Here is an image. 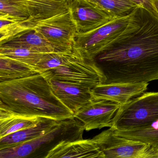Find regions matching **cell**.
<instances>
[{
  "mask_svg": "<svg viewBox=\"0 0 158 158\" xmlns=\"http://www.w3.org/2000/svg\"><path fill=\"white\" fill-rule=\"evenodd\" d=\"M94 60L103 74L102 84L158 80V16L138 6L126 28Z\"/></svg>",
  "mask_w": 158,
  "mask_h": 158,
  "instance_id": "cell-1",
  "label": "cell"
},
{
  "mask_svg": "<svg viewBox=\"0 0 158 158\" xmlns=\"http://www.w3.org/2000/svg\"><path fill=\"white\" fill-rule=\"evenodd\" d=\"M0 104L21 114L62 121L73 114L57 98L40 73L0 82Z\"/></svg>",
  "mask_w": 158,
  "mask_h": 158,
  "instance_id": "cell-2",
  "label": "cell"
},
{
  "mask_svg": "<svg viewBox=\"0 0 158 158\" xmlns=\"http://www.w3.org/2000/svg\"><path fill=\"white\" fill-rule=\"evenodd\" d=\"M84 129L74 117L62 120L43 135L17 146L0 149V158L40 157L63 140L83 138Z\"/></svg>",
  "mask_w": 158,
  "mask_h": 158,
  "instance_id": "cell-3",
  "label": "cell"
},
{
  "mask_svg": "<svg viewBox=\"0 0 158 158\" xmlns=\"http://www.w3.org/2000/svg\"><path fill=\"white\" fill-rule=\"evenodd\" d=\"M158 121V92H144L121 105L111 122L114 130L141 129Z\"/></svg>",
  "mask_w": 158,
  "mask_h": 158,
  "instance_id": "cell-4",
  "label": "cell"
},
{
  "mask_svg": "<svg viewBox=\"0 0 158 158\" xmlns=\"http://www.w3.org/2000/svg\"><path fill=\"white\" fill-rule=\"evenodd\" d=\"M46 79H57L93 89L102 84L104 77L95 60H89L70 52L64 64L41 72Z\"/></svg>",
  "mask_w": 158,
  "mask_h": 158,
  "instance_id": "cell-5",
  "label": "cell"
},
{
  "mask_svg": "<svg viewBox=\"0 0 158 158\" xmlns=\"http://www.w3.org/2000/svg\"><path fill=\"white\" fill-rule=\"evenodd\" d=\"M131 14L114 18L89 33H77L73 51L81 58L94 60L106 46L126 28Z\"/></svg>",
  "mask_w": 158,
  "mask_h": 158,
  "instance_id": "cell-6",
  "label": "cell"
},
{
  "mask_svg": "<svg viewBox=\"0 0 158 158\" xmlns=\"http://www.w3.org/2000/svg\"><path fill=\"white\" fill-rule=\"evenodd\" d=\"M92 139L105 158H158V150L149 144L118 135L110 127Z\"/></svg>",
  "mask_w": 158,
  "mask_h": 158,
  "instance_id": "cell-7",
  "label": "cell"
},
{
  "mask_svg": "<svg viewBox=\"0 0 158 158\" xmlns=\"http://www.w3.org/2000/svg\"><path fill=\"white\" fill-rule=\"evenodd\" d=\"M33 29L42 35L56 52L73 50L77 31L69 11L42 21Z\"/></svg>",
  "mask_w": 158,
  "mask_h": 158,
  "instance_id": "cell-8",
  "label": "cell"
},
{
  "mask_svg": "<svg viewBox=\"0 0 158 158\" xmlns=\"http://www.w3.org/2000/svg\"><path fill=\"white\" fill-rule=\"evenodd\" d=\"M69 11L78 34L95 30L116 18L90 0H68Z\"/></svg>",
  "mask_w": 158,
  "mask_h": 158,
  "instance_id": "cell-9",
  "label": "cell"
},
{
  "mask_svg": "<svg viewBox=\"0 0 158 158\" xmlns=\"http://www.w3.org/2000/svg\"><path fill=\"white\" fill-rule=\"evenodd\" d=\"M121 105L110 101L92 99L73 114L84 130L110 127L111 122Z\"/></svg>",
  "mask_w": 158,
  "mask_h": 158,
  "instance_id": "cell-10",
  "label": "cell"
},
{
  "mask_svg": "<svg viewBox=\"0 0 158 158\" xmlns=\"http://www.w3.org/2000/svg\"><path fill=\"white\" fill-rule=\"evenodd\" d=\"M148 83H112L100 84L91 89L93 99L110 101L123 105L143 94Z\"/></svg>",
  "mask_w": 158,
  "mask_h": 158,
  "instance_id": "cell-11",
  "label": "cell"
},
{
  "mask_svg": "<svg viewBox=\"0 0 158 158\" xmlns=\"http://www.w3.org/2000/svg\"><path fill=\"white\" fill-rule=\"evenodd\" d=\"M47 80L55 96L73 114L93 99L89 87L53 78Z\"/></svg>",
  "mask_w": 158,
  "mask_h": 158,
  "instance_id": "cell-12",
  "label": "cell"
},
{
  "mask_svg": "<svg viewBox=\"0 0 158 158\" xmlns=\"http://www.w3.org/2000/svg\"><path fill=\"white\" fill-rule=\"evenodd\" d=\"M105 158L99 147L91 139L63 140L47 153L45 158Z\"/></svg>",
  "mask_w": 158,
  "mask_h": 158,
  "instance_id": "cell-13",
  "label": "cell"
},
{
  "mask_svg": "<svg viewBox=\"0 0 158 158\" xmlns=\"http://www.w3.org/2000/svg\"><path fill=\"white\" fill-rule=\"evenodd\" d=\"M29 17L20 22L25 31L32 30L38 24L69 12L68 0H28Z\"/></svg>",
  "mask_w": 158,
  "mask_h": 158,
  "instance_id": "cell-14",
  "label": "cell"
},
{
  "mask_svg": "<svg viewBox=\"0 0 158 158\" xmlns=\"http://www.w3.org/2000/svg\"><path fill=\"white\" fill-rule=\"evenodd\" d=\"M60 121L43 117L32 126L0 138V149L11 148L34 139L46 133Z\"/></svg>",
  "mask_w": 158,
  "mask_h": 158,
  "instance_id": "cell-15",
  "label": "cell"
},
{
  "mask_svg": "<svg viewBox=\"0 0 158 158\" xmlns=\"http://www.w3.org/2000/svg\"><path fill=\"white\" fill-rule=\"evenodd\" d=\"M42 118L21 114L0 104V138L32 126Z\"/></svg>",
  "mask_w": 158,
  "mask_h": 158,
  "instance_id": "cell-16",
  "label": "cell"
},
{
  "mask_svg": "<svg viewBox=\"0 0 158 158\" xmlns=\"http://www.w3.org/2000/svg\"><path fill=\"white\" fill-rule=\"evenodd\" d=\"M24 48L42 52H56L51 44L38 32L34 29L27 30L6 40L0 46Z\"/></svg>",
  "mask_w": 158,
  "mask_h": 158,
  "instance_id": "cell-17",
  "label": "cell"
},
{
  "mask_svg": "<svg viewBox=\"0 0 158 158\" xmlns=\"http://www.w3.org/2000/svg\"><path fill=\"white\" fill-rule=\"evenodd\" d=\"M40 73L34 66L0 56V82L12 81Z\"/></svg>",
  "mask_w": 158,
  "mask_h": 158,
  "instance_id": "cell-18",
  "label": "cell"
},
{
  "mask_svg": "<svg viewBox=\"0 0 158 158\" xmlns=\"http://www.w3.org/2000/svg\"><path fill=\"white\" fill-rule=\"evenodd\" d=\"M28 0H0V18L23 22L29 17Z\"/></svg>",
  "mask_w": 158,
  "mask_h": 158,
  "instance_id": "cell-19",
  "label": "cell"
},
{
  "mask_svg": "<svg viewBox=\"0 0 158 158\" xmlns=\"http://www.w3.org/2000/svg\"><path fill=\"white\" fill-rule=\"evenodd\" d=\"M44 53L24 48L0 46V56L7 57L35 67L40 61Z\"/></svg>",
  "mask_w": 158,
  "mask_h": 158,
  "instance_id": "cell-20",
  "label": "cell"
},
{
  "mask_svg": "<svg viewBox=\"0 0 158 158\" xmlns=\"http://www.w3.org/2000/svg\"><path fill=\"white\" fill-rule=\"evenodd\" d=\"M114 131L118 135L147 143L158 150V121L141 129Z\"/></svg>",
  "mask_w": 158,
  "mask_h": 158,
  "instance_id": "cell-21",
  "label": "cell"
},
{
  "mask_svg": "<svg viewBox=\"0 0 158 158\" xmlns=\"http://www.w3.org/2000/svg\"><path fill=\"white\" fill-rule=\"evenodd\" d=\"M115 17L127 16L137 8L138 4L130 0H90Z\"/></svg>",
  "mask_w": 158,
  "mask_h": 158,
  "instance_id": "cell-22",
  "label": "cell"
},
{
  "mask_svg": "<svg viewBox=\"0 0 158 158\" xmlns=\"http://www.w3.org/2000/svg\"><path fill=\"white\" fill-rule=\"evenodd\" d=\"M71 51H72L65 52H53L45 53L40 61L36 65V68L40 73L61 66L64 64Z\"/></svg>",
  "mask_w": 158,
  "mask_h": 158,
  "instance_id": "cell-23",
  "label": "cell"
},
{
  "mask_svg": "<svg viewBox=\"0 0 158 158\" xmlns=\"http://www.w3.org/2000/svg\"><path fill=\"white\" fill-rule=\"evenodd\" d=\"M140 6H143L158 16L153 7L152 0H130Z\"/></svg>",
  "mask_w": 158,
  "mask_h": 158,
  "instance_id": "cell-24",
  "label": "cell"
},
{
  "mask_svg": "<svg viewBox=\"0 0 158 158\" xmlns=\"http://www.w3.org/2000/svg\"><path fill=\"white\" fill-rule=\"evenodd\" d=\"M152 3L155 11L158 15V0H152Z\"/></svg>",
  "mask_w": 158,
  "mask_h": 158,
  "instance_id": "cell-25",
  "label": "cell"
}]
</instances>
